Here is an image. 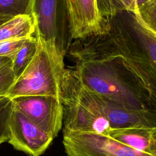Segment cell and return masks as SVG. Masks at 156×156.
Returning a JSON list of instances; mask_svg holds the SVG:
<instances>
[{"label":"cell","mask_w":156,"mask_h":156,"mask_svg":"<svg viewBox=\"0 0 156 156\" xmlns=\"http://www.w3.org/2000/svg\"><path fill=\"white\" fill-rule=\"evenodd\" d=\"M104 19L101 34L75 40L69 48L115 63L156 113V35L136 12Z\"/></svg>","instance_id":"cell-1"},{"label":"cell","mask_w":156,"mask_h":156,"mask_svg":"<svg viewBox=\"0 0 156 156\" xmlns=\"http://www.w3.org/2000/svg\"><path fill=\"white\" fill-rule=\"evenodd\" d=\"M68 51L75 63L71 71L85 88L124 108H149L143 94L115 63L70 48Z\"/></svg>","instance_id":"cell-2"},{"label":"cell","mask_w":156,"mask_h":156,"mask_svg":"<svg viewBox=\"0 0 156 156\" xmlns=\"http://www.w3.org/2000/svg\"><path fill=\"white\" fill-rule=\"evenodd\" d=\"M29 15L34 20L38 42L57 66L65 69L64 57L71 40L65 0H30Z\"/></svg>","instance_id":"cell-3"},{"label":"cell","mask_w":156,"mask_h":156,"mask_svg":"<svg viewBox=\"0 0 156 156\" xmlns=\"http://www.w3.org/2000/svg\"><path fill=\"white\" fill-rule=\"evenodd\" d=\"M60 87L63 107L62 132L107 135L110 127L96 108L90 94L71 78L63 79Z\"/></svg>","instance_id":"cell-4"},{"label":"cell","mask_w":156,"mask_h":156,"mask_svg":"<svg viewBox=\"0 0 156 156\" xmlns=\"http://www.w3.org/2000/svg\"><path fill=\"white\" fill-rule=\"evenodd\" d=\"M65 69L59 68L46 49L38 43L34 58L16 78L8 97L14 99L28 96H51L61 99V76Z\"/></svg>","instance_id":"cell-5"},{"label":"cell","mask_w":156,"mask_h":156,"mask_svg":"<svg viewBox=\"0 0 156 156\" xmlns=\"http://www.w3.org/2000/svg\"><path fill=\"white\" fill-rule=\"evenodd\" d=\"M62 144L67 156H154L95 133L63 132Z\"/></svg>","instance_id":"cell-6"},{"label":"cell","mask_w":156,"mask_h":156,"mask_svg":"<svg viewBox=\"0 0 156 156\" xmlns=\"http://www.w3.org/2000/svg\"><path fill=\"white\" fill-rule=\"evenodd\" d=\"M13 106L46 133L57 137L63 128L61 99L51 96H28L12 99Z\"/></svg>","instance_id":"cell-7"},{"label":"cell","mask_w":156,"mask_h":156,"mask_svg":"<svg viewBox=\"0 0 156 156\" xmlns=\"http://www.w3.org/2000/svg\"><path fill=\"white\" fill-rule=\"evenodd\" d=\"M10 137L7 143L28 156H40L54 139L23 113L14 107L9 122Z\"/></svg>","instance_id":"cell-8"},{"label":"cell","mask_w":156,"mask_h":156,"mask_svg":"<svg viewBox=\"0 0 156 156\" xmlns=\"http://www.w3.org/2000/svg\"><path fill=\"white\" fill-rule=\"evenodd\" d=\"M91 93L99 112L107 120L110 129H156V113L152 110L124 108L95 93L91 91Z\"/></svg>","instance_id":"cell-9"},{"label":"cell","mask_w":156,"mask_h":156,"mask_svg":"<svg viewBox=\"0 0 156 156\" xmlns=\"http://www.w3.org/2000/svg\"><path fill=\"white\" fill-rule=\"evenodd\" d=\"M71 40L101 34L105 19L100 15L96 0H65Z\"/></svg>","instance_id":"cell-10"},{"label":"cell","mask_w":156,"mask_h":156,"mask_svg":"<svg viewBox=\"0 0 156 156\" xmlns=\"http://www.w3.org/2000/svg\"><path fill=\"white\" fill-rule=\"evenodd\" d=\"M156 129L127 127L111 129L105 135L134 149L156 156V143L153 134Z\"/></svg>","instance_id":"cell-11"},{"label":"cell","mask_w":156,"mask_h":156,"mask_svg":"<svg viewBox=\"0 0 156 156\" xmlns=\"http://www.w3.org/2000/svg\"><path fill=\"white\" fill-rule=\"evenodd\" d=\"M35 32L32 17L29 14L13 16L0 25V41L12 39H27Z\"/></svg>","instance_id":"cell-12"},{"label":"cell","mask_w":156,"mask_h":156,"mask_svg":"<svg viewBox=\"0 0 156 156\" xmlns=\"http://www.w3.org/2000/svg\"><path fill=\"white\" fill-rule=\"evenodd\" d=\"M38 46V42L35 37L27 38L11 61L12 68L16 78L21 74L30 63L37 52Z\"/></svg>","instance_id":"cell-13"},{"label":"cell","mask_w":156,"mask_h":156,"mask_svg":"<svg viewBox=\"0 0 156 156\" xmlns=\"http://www.w3.org/2000/svg\"><path fill=\"white\" fill-rule=\"evenodd\" d=\"M13 109L12 99L8 96L0 97V146L9 140V122Z\"/></svg>","instance_id":"cell-14"},{"label":"cell","mask_w":156,"mask_h":156,"mask_svg":"<svg viewBox=\"0 0 156 156\" xmlns=\"http://www.w3.org/2000/svg\"><path fill=\"white\" fill-rule=\"evenodd\" d=\"M30 0H0V16L12 18L23 15H29Z\"/></svg>","instance_id":"cell-15"},{"label":"cell","mask_w":156,"mask_h":156,"mask_svg":"<svg viewBox=\"0 0 156 156\" xmlns=\"http://www.w3.org/2000/svg\"><path fill=\"white\" fill-rule=\"evenodd\" d=\"M16 79L11 62L0 69V97L8 96Z\"/></svg>","instance_id":"cell-16"},{"label":"cell","mask_w":156,"mask_h":156,"mask_svg":"<svg viewBox=\"0 0 156 156\" xmlns=\"http://www.w3.org/2000/svg\"><path fill=\"white\" fill-rule=\"evenodd\" d=\"M136 13L145 25L156 35V0L143 6Z\"/></svg>","instance_id":"cell-17"},{"label":"cell","mask_w":156,"mask_h":156,"mask_svg":"<svg viewBox=\"0 0 156 156\" xmlns=\"http://www.w3.org/2000/svg\"><path fill=\"white\" fill-rule=\"evenodd\" d=\"M27 39H12L1 41L0 57H7L12 61Z\"/></svg>","instance_id":"cell-18"},{"label":"cell","mask_w":156,"mask_h":156,"mask_svg":"<svg viewBox=\"0 0 156 156\" xmlns=\"http://www.w3.org/2000/svg\"><path fill=\"white\" fill-rule=\"evenodd\" d=\"M10 62H11V60L9 58H7V57H0V69L1 68H2L3 66H4L7 63H10Z\"/></svg>","instance_id":"cell-19"},{"label":"cell","mask_w":156,"mask_h":156,"mask_svg":"<svg viewBox=\"0 0 156 156\" xmlns=\"http://www.w3.org/2000/svg\"><path fill=\"white\" fill-rule=\"evenodd\" d=\"M10 17H8V16H0V25L2 23H4V22L7 21V20H9V19H10Z\"/></svg>","instance_id":"cell-20"},{"label":"cell","mask_w":156,"mask_h":156,"mask_svg":"<svg viewBox=\"0 0 156 156\" xmlns=\"http://www.w3.org/2000/svg\"><path fill=\"white\" fill-rule=\"evenodd\" d=\"M152 137H153V139H154V140L155 141V143H156V131L154 133Z\"/></svg>","instance_id":"cell-21"}]
</instances>
